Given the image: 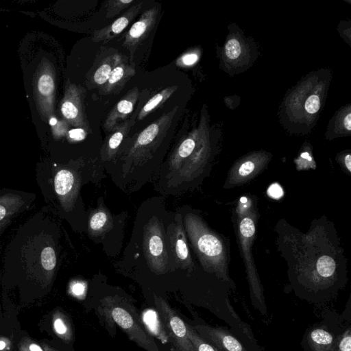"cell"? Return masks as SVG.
<instances>
[{
    "instance_id": "6da1fadb",
    "label": "cell",
    "mask_w": 351,
    "mask_h": 351,
    "mask_svg": "<svg viewBox=\"0 0 351 351\" xmlns=\"http://www.w3.org/2000/svg\"><path fill=\"white\" fill-rule=\"evenodd\" d=\"M184 230L205 271L231 285L228 276V249L223 239L212 231L197 215L187 213Z\"/></svg>"
},
{
    "instance_id": "7a4b0ae2",
    "label": "cell",
    "mask_w": 351,
    "mask_h": 351,
    "mask_svg": "<svg viewBox=\"0 0 351 351\" xmlns=\"http://www.w3.org/2000/svg\"><path fill=\"white\" fill-rule=\"evenodd\" d=\"M206 154L204 139L198 131L185 136L176 146L167 161L162 178L167 189H182L189 186L205 172Z\"/></svg>"
},
{
    "instance_id": "3957f363",
    "label": "cell",
    "mask_w": 351,
    "mask_h": 351,
    "mask_svg": "<svg viewBox=\"0 0 351 351\" xmlns=\"http://www.w3.org/2000/svg\"><path fill=\"white\" fill-rule=\"evenodd\" d=\"M176 106L138 133L120 156L123 178L134 179L155 156L178 111Z\"/></svg>"
},
{
    "instance_id": "277c9868",
    "label": "cell",
    "mask_w": 351,
    "mask_h": 351,
    "mask_svg": "<svg viewBox=\"0 0 351 351\" xmlns=\"http://www.w3.org/2000/svg\"><path fill=\"white\" fill-rule=\"evenodd\" d=\"M101 306L103 314L118 325L130 340L147 351H159L134 308L126 300L119 296H107L101 301Z\"/></svg>"
},
{
    "instance_id": "5b68a950",
    "label": "cell",
    "mask_w": 351,
    "mask_h": 351,
    "mask_svg": "<svg viewBox=\"0 0 351 351\" xmlns=\"http://www.w3.org/2000/svg\"><path fill=\"white\" fill-rule=\"evenodd\" d=\"M143 251L150 269L156 274H164L167 267V249L162 225L156 217L143 228Z\"/></svg>"
},
{
    "instance_id": "8992f818",
    "label": "cell",
    "mask_w": 351,
    "mask_h": 351,
    "mask_svg": "<svg viewBox=\"0 0 351 351\" xmlns=\"http://www.w3.org/2000/svg\"><path fill=\"white\" fill-rule=\"evenodd\" d=\"M154 300L173 351H196L189 338L186 324L163 298L154 295Z\"/></svg>"
},
{
    "instance_id": "52a82bcc",
    "label": "cell",
    "mask_w": 351,
    "mask_h": 351,
    "mask_svg": "<svg viewBox=\"0 0 351 351\" xmlns=\"http://www.w3.org/2000/svg\"><path fill=\"white\" fill-rule=\"evenodd\" d=\"M85 93L86 90L82 86L68 84L61 105V112L67 122L75 128H84L90 133L91 128L84 108Z\"/></svg>"
},
{
    "instance_id": "ba28073f",
    "label": "cell",
    "mask_w": 351,
    "mask_h": 351,
    "mask_svg": "<svg viewBox=\"0 0 351 351\" xmlns=\"http://www.w3.org/2000/svg\"><path fill=\"white\" fill-rule=\"evenodd\" d=\"M193 327L202 339L219 351H247L230 330L206 324H197Z\"/></svg>"
},
{
    "instance_id": "9c48e42d",
    "label": "cell",
    "mask_w": 351,
    "mask_h": 351,
    "mask_svg": "<svg viewBox=\"0 0 351 351\" xmlns=\"http://www.w3.org/2000/svg\"><path fill=\"white\" fill-rule=\"evenodd\" d=\"M159 12L158 6L145 10L127 32L123 46L127 48L132 58L137 47L144 41L153 29Z\"/></svg>"
},
{
    "instance_id": "30bf717a",
    "label": "cell",
    "mask_w": 351,
    "mask_h": 351,
    "mask_svg": "<svg viewBox=\"0 0 351 351\" xmlns=\"http://www.w3.org/2000/svg\"><path fill=\"white\" fill-rule=\"evenodd\" d=\"M80 180L78 175L68 169H61L54 178V188L60 204L66 211L73 208L76 201Z\"/></svg>"
},
{
    "instance_id": "8fae6325",
    "label": "cell",
    "mask_w": 351,
    "mask_h": 351,
    "mask_svg": "<svg viewBox=\"0 0 351 351\" xmlns=\"http://www.w3.org/2000/svg\"><path fill=\"white\" fill-rule=\"evenodd\" d=\"M168 237L171 252L178 266L182 269L193 267L192 258L187 245L186 232L183 228L181 215L176 218L175 223L170 225Z\"/></svg>"
},
{
    "instance_id": "7c38bea8",
    "label": "cell",
    "mask_w": 351,
    "mask_h": 351,
    "mask_svg": "<svg viewBox=\"0 0 351 351\" xmlns=\"http://www.w3.org/2000/svg\"><path fill=\"white\" fill-rule=\"evenodd\" d=\"M337 333L326 324L315 325L306 330L302 346L305 351H333Z\"/></svg>"
},
{
    "instance_id": "4fadbf2b",
    "label": "cell",
    "mask_w": 351,
    "mask_h": 351,
    "mask_svg": "<svg viewBox=\"0 0 351 351\" xmlns=\"http://www.w3.org/2000/svg\"><path fill=\"white\" fill-rule=\"evenodd\" d=\"M143 3V1H139L133 5L112 23L95 30L92 36V40L96 43L100 41L106 43L121 34L140 12Z\"/></svg>"
},
{
    "instance_id": "5bb4252c",
    "label": "cell",
    "mask_w": 351,
    "mask_h": 351,
    "mask_svg": "<svg viewBox=\"0 0 351 351\" xmlns=\"http://www.w3.org/2000/svg\"><path fill=\"white\" fill-rule=\"evenodd\" d=\"M138 96V88L134 87L117 103L108 113L104 123L106 131L111 132L119 121L124 120L132 112Z\"/></svg>"
},
{
    "instance_id": "9a60e30c",
    "label": "cell",
    "mask_w": 351,
    "mask_h": 351,
    "mask_svg": "<svg viewBox=\"0 0 351 351\" xmlns=\"http://www.w3.org/2000/svg\"><path fill=\"white\" fill-rule=\"evenodd\" d=\"M134 123L135 120L134 119H130L118 123L111 130L101 152V156L104 161H110L116 156L124 138L128 134Z\"/></svg>"
},
{
    "instance_id": "2e32d148",
    "label": "cell",
    "mask_w": 351,
    "mask_h": 351,
    "mask_svg": "<svg viewBox=\"0 0 351 351\" xmlns=\"http://www.w3.org/2000/svg\"><path fill=\"white\" fill-rule=\"evenodd\" d=\"M263 166V162L252 159L242 161L230 170L224 187H233L250 181L262 171Z\"/></svg>"
},
{
    "instance_id": "e0dca14e",
    "label": "cell",
    "mask_w": 351,
    "mask_h": 351,
    "mask_svg": "<svg viewBox=\"0 0 351 351\" xmlns=\"http://www.w3.org/2000/svg\"><path fill=\"white\" fill-rule=\"evenodd\" d=\"M135 73V69L122 60L113 69L106 82L101 86L100 93L108 95L117 93Z\"/></svg>"
},
{
    "instance_id": "ac0fdd59",
    "label": "cell",
    "mask_w": 351,
    "mask_h": 351,
    "mask_svg": "<svg viewBox=\"0 0 351 351\" xmlns=\"http://www.w3.org/2000/svg\"><path fill=\"white\" fill-rule=\"evenodd\" d=\"M112 226L111 216L104 206H99L90 215L88 232L92 236H99L108 232Z\"/></svg>"
},
{
    "instance_id": "d6986e66",
    "label": "cell",
    "mask_w": 351,
    "mask_h": 351,
    "mask_svg": "<svg viewBox=\"0 0 351 351\" xmlns=\"http://www.w3.org/2000/svg\"><path fill=\"white\" fill-rule=\"evenodd\" d=\"M142 319L144 327L147 328L152 335L163 343L169 341L162 319L157 312L152 309H147L143 313Z\"/></svg>"
},
{
    "instance_id": "ffe728a7",
    "label": "cell",
    "mask_w": 351,
    "mask_h": 351,
    "mask_svg": "<svg viewBox=\"0 0 351 351\" xmlns=\"http://www.w3.org/2000/svg\"><path fill=\"white\" fill-rule=\"evenodd\" d=\"M177 86H168L156 93L141 108L137 117L138 120H143L149 114L164 104L177 90Z\"/></svg>"
},
{
    "instance_id": "44dd1931",
    "label": "cell",
    "mask_w": 351,
    "mask_h": 351,
    "mask_svg": "<svg viewBox=\"0 0 351 351\" xmlns=\"http://www.w3.org/2000/svg\"><path fill=\"white\" fill-rule=\"evenodd\" d=\"M121 56L119 53L112 54L106 57L93 75L95 84L104 85L110 77L113 69L122 61Z\"/></svg>"
},
{
    "instance_id": "7402d4cb",
    "label": "cell",
    "mask_w": 351,
    "mask_h": 351,
    "mask_svg": "<svg viewBox=\"0 0 351 351\" xmlns=\"http://www.w3.org/2000/svg\"><path fill=\"white\" fill-rule=\"evenodd\" d=\"M23 204L22 198L14 194L0 196V221L12 216Z\"/></svg>"
},
{
    "instance_id": "603a6c76",
    "label": "cell",
    "mask_w": 351,
    "mask_h": 351,
    "mask_svg": "<svg viewBox=\"0 0 351 351\" xmlns=\"http://www.w3.org/2000/svg\"><path fill=\"white\" fill-rule=\"evenodd\" d=\"M53 328L56 334L65 341L72 339V330L67 318L61 313H56L53 317Z\"/></svg>"
},
{
    "instance_id": "cb8c5ba5",
    "label": "cell",
    "mask_w": 351,
    "mask_h": 351,
    "mask_svg": "<svg viewBox=\"0 0 351 351\" xmlns=\"http://www.w3.org/2000/svg\"><path fill=\"white\" fill-rule=\"evenodd\" d=\"M333 351H351V328L349 324L337 333Z\"/></svg>"
},
{
    "instance_id": "d4e9b609",
    "label": "cell",
    "mask_w": 351,
    "mask_h": 351,
    "mask_svg": "<svg viewBox=\"0 0 351 351\" xmlns=\"http://www.w3.org/2000/svg\"><path fill=\"white\" fill-rule=\"evenodd\" d=\"M188 330V336L196 351H219L213 346L202 339L193 327L186 324Z\"/></svg>"
},
{
    "instance_id": "484cf974",
    "label": "cell",
    "mask_w": 351,
    "mask_h": 351,
    "mask_svg": "<svg viewBox=\"0 0 351 351\" xmlns=\"http://www.w3.org/2000/svg\"><path fill=\"white\" fill-rule=\"evenodd\" d=\"M40 263L42 267L52 276L56 265V255L51 247L47 246L43 249L40 254Z\"/></svg>"
},
{
    "instance_id": "4316f807",
    "label": "cell",
    "mask_w": 351,
    "mask_h": 351,
    "mask_svg": "<svg viewBox=\"0 0 351 351\" xmlns=\"http://www.w3.org/2000/svg\"><path fill=\"white\" fill-rule=\"evenodd\" d=\"M133 0H109L106 2V18L110 19L119 14L121 11L134 4Z\"/></svg>"
},
{
    "instance_id": "83f0119b",
    "label": "cell",
    "mask_w": 351,
    "mask_h": 351,
    "mask_svg": "<svg viewBox=\"0 0 351 351\" xmlns=\"http://www.w3.org/2000/svg\"><path fill=\"white\" fill-rule=\"evenodd\" d=\"M54 80L50 74H43L40 77L38 82V88L42 96L51 97L54 92Z\"/></svg>"
},
{
    "instance_id": "f1b7e54d",
    "label": "cell",
    "mask_w": 351,
    "mask_h": 351,
    "mask_svg": "<svg viewBox=\"0 0 351 351\" xmlns=\"http://www.w3.org/2000/svg\"><path fill=\"white\" fill-rule=\"evenodd\" d=\"M199 59V55L195 51H189L182 54L176 61L179 67H189L194 65Z\"/></svg>"
},
{
    "instance_id": "f546056e",
    "label": "cell",
    "mask_w": 351,
    "mask_h": 351,
    "mask_svg": "<svg viewBox=\"0 0 351 351\" xmlns=\"http://www.w3.org/2000/svg\"><path fill=\"white\" fill-rule=\"evenodd\" d=\"M225 51L226 56L229 59L234 60L237 58L241 51L239 42L235 38L229 40L226 44Z\"/></svg>"
},
{
    "instance_id": "4dcf8cb0",
    "label": "cell",
    "mask_w": 351,
    "mask_h": 351,
    "mask_svg": "<svg viewBox=\"0 0 351 351\" xmlns=\"http://www.w3.org/2000/svg\"><path fill=\"white\" fill-rule=\"evenodd\" d=\"M305 110L309 114H315L319 110L320 107L319 98L316 95H310L305 102Z\"/></svg>"
},
{
    "instance_id": "1f68e13d",
    "label": "cell",
    "mask_w": 351,
    "mask_h": 351,
    "mask_svg": "<svg viewBox=\"0 0 351 351\" xmlns=\"http://www.w3.org/2000/svg\"><path fill=\"white\" fill-rule=\"evenodd\" d=\"M88 132L84 128H75L67 132L68 138L71 141L78 142L86 138Z\"/></svg>"
},
{
    "instance_id": "d6a6232c",
    "label": "cell",
    "mask_w": 351,
    "mask_h": 351,
    "mask_svg": "<svg viewBox=\"0 0 351 351\" xmlns=\"http://www.w3.org/2000/svg\"><path fill=\"white\" fill-rule=\"evenodd\" d=\"M86 286L83 282L75 281L70 285V291L71 294L76 298H84L86 295Z\"/></svg>"
},
{
    "instance_id": "836d02e7",
    "label": "cell",
    "mask_w": 351,
    "mask_h": 351,
    "mask_svg": "<svg viewBox=\"0 0 351 351\" xmlns=\"http://www.w3.org/2000/svg\"><path fill=\"white\" fill-rule=\"evenodd\" d=\"M20 348L25 349L27 351H44L38 344L30 340H25L23 341Z\"/></svg>"
},
{
    "instance_id": "e575fe53",
    "label": "cell",
    "mask_w": 351,
    "mask_h": 351,
    "mask_svg": "<svg viewBox=\"0 0 351 351\" xmlns=\"http://www.w3.org/2000/svg\"><path fill=\"white\" fill-rule=\"evenodd\" d=\"M54 126H56L54 133L57 136H62L67 132L68 124L65 121L58 122Z\"/></svg>"
},
{
    "instance_id": "d590c367",
    "label": "cell",
    "mask_w": 351,
    "mask_h": 351,
    "mask_svg": "<svg viewBox=\"0 0 351 351\" xmlns=\"http://www.w3.org/2000/svg\"><path fill=\"white\" fill-rule=\"evenodd\" d=\"M269 191V195L274 198H279L282 195V191L278 184H273L270 186L268 192Z\"/></svg>"
},
{
    "instance_id": "8d00e7d4",
    "label": "cell",
    "mask_w": 351,
    "mask_h": 351,
    "mask_svg": "<svg viewBox=\"0 0 351 351\" xmlns=\"http://www.w3.org/2000/svg\"><path fill=\"white\" fill-rule=\"evenodd\" d=\"M344 126L348 131L351 130V114L348 113L344 118Z\"/></svg>"
},
{
    "instance_id": "74e56055",
    "label": "cell",
    "mask_w": 351,
    "mask_h": 351,
    "mask_svg": "<svg viewBox=\"0 0 351 351\" xmlns=\"http://www.w3.org/2000/svg\"><path fill=\"white\" fill-rule=\"evenodd\" d=\"M345 166L347 168L348 172L351 171V155L347 154L344 158Z\"/></svg>"
},
{
    "instance_id": "f35d334b",
    "label": "cell",
    "mask_w": 351,
    "mask_h": 351,
    "mask_svg": "<svg viewBox=\"0 0 351 351\" xmlns=\"http://www.w3.org/2000/svg\"><path fill=\"white\" fill-rule=\"evenodd\" d=\"M7 346L5 341L0 340V351L3 350Z\"/></svg>"
},
{
    "instance_id": "ab89813d",
    "label": "cell",
    "mask_w": 351,
    "mask_h": 351,
    "mask_svg": "<svg viewBox=\"0 0 351 351\" xmlns=\"http://www.w3.org/2000/svg\"><path fill=\"white\" fill-rule=\"evenodd\" d=\"M43 348H44V351H58V350H54L53 348L49 347L47 344H43Z\"/></svg>"
},
{
    "instance_id": "60d3db41",
    "label": "cell",
    "mask_w": 351,
    "mask_h": 351,
    "mask_svg": "<svg viewBox=\"0 0 351 351\" xmlns=\"http://www.w3.org/2000/svg\"><path fill=\"white\" fill-rule=\"evenodd\" d=\"M49 123L51 125L54 126L56 125V123H58V121L57 119L55 118V117H52L50 121H49Z\"/></svg>"
},
{
    "instance_id": "b9f144b4",
    "label": "cell",
    "mask_w": 351,
    "mask_h": 351,
    "mask_svg": "<svg viewBox=\"0 0 351 351\" xmlns=\"http://www.w3.org/2000/svg\"><path fill=\"white\" fill-rule=\"evenodd\" d=\"M20 351H27V350L20 348Z\"/></svg>"
}]
</instances>
